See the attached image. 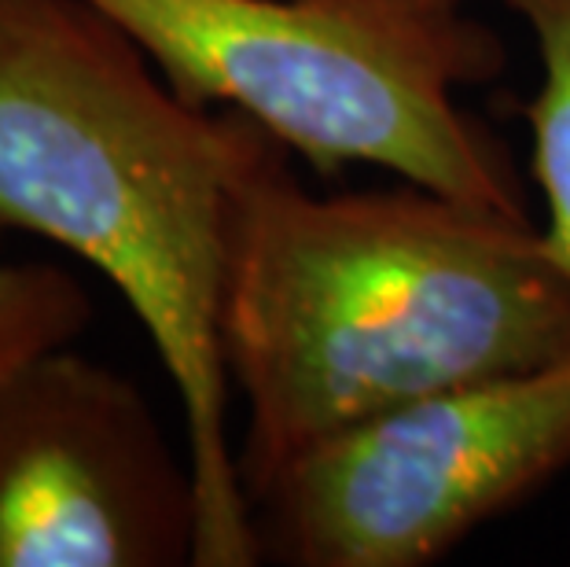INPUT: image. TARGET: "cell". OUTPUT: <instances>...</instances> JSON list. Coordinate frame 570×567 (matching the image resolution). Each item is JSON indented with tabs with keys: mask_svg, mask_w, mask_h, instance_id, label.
Returning a JSON list of instances; mask_svg holds the SVG:
<instances>
[{
	"mask_svg": "<svg viewBox=\"0 0 570 567\" xmlns=\"http://www.w3.org/2000/svg\"><path fill=\"white\" fill-rule=\"evenodd\" d=\"M269 140L236 188L222 350L250 493L302 450L416 398L570 354V270L527 211L402 180L313 196Z\"/></svg>",
	"mask_w": 570,
	"mask_h": 567,
	"instance_id": "1",
	"label": "cell"
},
{
	"mask_svg": "<svg viewBox=\"0 0 570 567\" xmlns=\"http://www.w3.org/2000/svg\"><path fill=\"white\" fill-rule=\"evenodd\" d=\"M269 140L185 100L89 0H0V239L78 255L144 324L185 413L196 567L262 564L228 439L222 295L239 177Z\"/></svg>",
	"mask_w": 570,
	"mask_h": 567,
	"instance_id": "2",
	"label": "cell"
},
{
	"mask_svg": "<svg viewBox=\"0 0 570 567\" xmlns=\"http://www.w3.org/2000/svg\"><path fill=\"white\" fill-rule=\"evenodd\" d=\"M185 100L250 118L321 177L365 163L527 211L460 92L504 70L471 0H89Z\"/></svg>",
	"mask_w": 570,
	"mask_h": 567,
	"instance_id": "3",
	"label": "cell"
},
{
	"mask_svg": "<svg viewBox=\"0 0 570 567\" xmlns=\"http://www.w3.org/2000/svg\"><path fill=\"white\" fill-rule=\"evenodd\" d=\"M570 472V354L416 398L250 493L262 564L428 567Z\"/></svg>",
	"mask_w": 570,
	"mask_h": 567,
	"instance_id": "4",
	"label": "cell"
},
{
	"mask_svg": "<svg viewBox=\"0 0 570 567\" xmlns=\"http://www.w3.org/2000/svg\"><path fill=\"white\" fill-rule=\"evenodd\" d=\"M199 493L144 391L52 350L0 388V567H196Z\"/></svg>",
	"mask_w": 570,
	"mask_h": 567,
	"instance_id": "5",
	"label": "cell"
},
{
	"mask_svg": "<svg viewBox=\"0 0 570 567\" xmlns=\"http://www.w3.org/2000/svg\"><path fill=\"white\" fill-rule=\"evenodd\" d=\"M530 33L538 86L519 104L530 174L541 188L544 236L570 270V0H493Z\"/></svg>",
	"mask_w": 570,
	"mask_h": 567,
	"instance_id": "6",
	"label": "cell"
},
{
	"mask_svg": "<svg viewBox=\"0 0 570 567\" xmlns=\"http://www.w3.org/2000/svg\"><path fill=\"white\" fill-rule=\"evenodd\" d=\"M92 299L56 262H0V388L45 354L75 346Z\"/></svg>",
	"mask_w": 570,
	"mask_h": 567,
	"instance_id": "7",
	"label": "cell"
}]
</instances>
